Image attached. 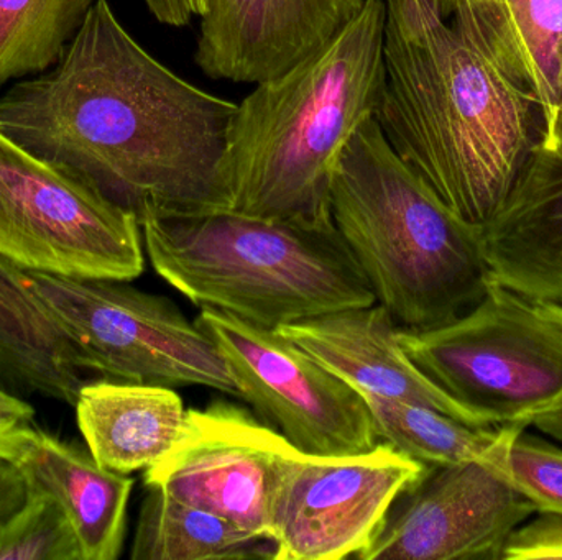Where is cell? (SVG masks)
<instances>
[{"instance_id":"6da1fadb","label":"cell","mask_w":562,"mask_h":560,"mask_svg":"<svg viewBox=\"0 0 562 560\" xmlns=\"http://www.w3.org/2000/svg\"><path fill=\"white\" fill-rule=\"evenodd\" d=\"M236 111L157 61L98 0L58 65L0 98V128L140 220L227 210Z\"/></svg>"},{"instance_id":"7a4b0ae2","label":"cell","mask_w":562,"mask_h":560,"mask_svg":"<svg viewBox=\"0 0 562 560\" xmlns=\"http://www.w3.org/2000/svg\"><path fill=\"white\" fill-rule=\"evenodd\" d=\"M383 59L386 140L452 213L484 227L533 157V95L432 0H385Z\"/></svg>"},{"instance_id":"3957f363","label":"cell","mask_w":562,"mask_h":560,"mask_svg":"<svg viewBox=\"0 0 562 560\" xmlns=\"http://www.w3.org/2000/svg\"><path fill=\"white\" fill-rule=\"evenodd\" d=\"M385 0L237 104L221 180L227 210L334 229L330 183L347 141L385 84Z\"/></svg>"},{"instance_id":"277c9868","label":"cell","mask_w":562,"mask_h":560,"mask_svg":"<svg viewBox=\"0 0 562 560\" xmlns=\"http://www.w3.org/2000/svg\"><path fill=\"white\" fill-rule=\"evenodd\" d=\"M330 213L376 302L400 328L446 324L487 293L482 227L452 213L398 157L375 115L340 153Z\"/></svg>"},{"instance_id":"5b68a950","label":"cell","mask_w":562,"mask_h":560,"mask_svg":"<svg viewBox=\"0 0 562 560\" xmlns=\"http://www.w3.org/2000/svg\"><path fill=\"white\" fill-rule=\"evenodd\" d=\"M151 266L200 308L280 329L376 302L334 229L233 210L148 213L140 219Z\"/></svg>"},{"instance_id":"8992f818","label":"cell","mask_w":562,"mask_h":560,"mask_svg":"<svg viewBox=\"0 0 562 560\" xmlns=\"http://www.w3.org/2000/svg\"><path fill=\"white\" fill-rule=\"evenodd\" d=\"M413 362L459 403L498 426L562 401V306L488 285L464 315L436 328L400 329Z\"/></svg>"},{"instance_id":"52a82bcc","label":"cell","mask_w":562,"mask_h":560,"mask_svg":"<svg viewBox=\"0 0 562 560\" xmlns=\"http://www.w3.org/2000/svg\"><path fill=\"white\" fill-rule=\"evenodd\" d=\"M0 255L26 272L132 282L145 268L138 217L20 147L0 128Z\"/></svg>"},{"instance_id":"ba28073f","label":"cell","mask_w":562,"mask_h":560,"mask_svg":"<svg viewBox=\"0 0 562 560\" xmlns=\"http://www.w3.org/2000/svg\"><path fill=\"white\" fill-rule=\"evenodd\" d=\"M26 275L88 358L92 375L170 388L198 385L237 397L213 339L167 296L122 279Z\"/></svg>"},{"instance_id":"9c48e42d","label":"cell","mask_w":562,"mask_h":560,"mask_svg":"<svg viewBox=\"0 0 562 560\" xmlns=\"http://www.w3.org/2000/svg\"><path fill=\"white\" fill-rule=\"evenodd\" d=\"M196 322L220 348L237 398L301 453L347 456L380 443L359 391L277 329L213 308H201Z\"/></svg>"},{"instance_id":"30bf717a","label":"cell","mask_w":562,"mask_h":560,"mask_svg":"<svg viewBox=\"0 0 562 560\" xmlns=\"http://www.w3.org/2000/svg\"><path fill=\"white\" fill-rule=\"evenodd\" d=\"M428 467L386 443L347 456L294 449L273 499V560L359 559L396 496Z\"/></svg>"},{"instance_id":"8fae6325","label":"cell","mask_w":562,"mask_h":560,"mask_svg":"<svg viewBox=\"0 0 562 560\" xmlns=\"http://www.w3.org/2000/svg\"><path fill=\"white\" fill-rule=\"evenodd\" d=\"M294 449L246 408L216 400L187 411L177 443L144 483L272 541L273 499Z\"/></svg>"},{"instance_id":"7c38bea8","label":"cell","mask_w":562,"mask_h":560,"mask_svg":"<svg viewBox=\"0 0 562 560\" xmlns=\"http://www.w3.org/2000/svg\"><path fill=\"white\" fill-rule=\"evenodd\" d=\"M538 510L487 460L429 466L359 560H498Z\"/></svg>"},{"instance_id":"4fadbf2b","label":"cell","mask_w":562,"mask_h":560,"mask_svg":"<svg viewBox=\"0 0 562 560\" xmlns=\"http://www.w3.org/2000/svg\"><path fill=\"white\" fill-rule=\"evenodd\" d=\"M367 0H213L196 62L210 78L259 84L339 33Z\"/></svg>"},{"instance_id":"5bb4252c","label":"cell","mask_w":562,"mask_h":560,"mask_svg":"<svg viewBox=\"0 0 562 560\" xmlns=\"http://www.w3.org/2000/svg\"><path fill=\"white\" fill-rule=\"evenodd\" d=\"M400 325L379 302L340 309L277 329L363 393L422 404L474 427L498 426L446 393L400 344Z\"/></svg>"},{"instance_id":"9a60e30c","label":"cell","mask_w":562,"mask_h":560,"mask_svg":"<svg viewBox=\"0 0 562 560\" xmlns=\"http://www.w3.org/2000/svg\"><path fill=\"white\" fill-rule=\"evenodd\" d=\"M448 19L533 95L547 140L562 107V0H449Z\"/></svg>"},{"instance_id":"2e32d148","label":"cell","mask_w":562,"mask_h":560,"mask_svg":"<svg viewBox=\"0 0 562 560\" xmlns=\"http://www.w3.org/2000/svg\"><path fill=\"white\" fill-rule=\"evenodd\" d=\"M89 375L88 358L33 292L25 270L0 255V387L75 407Z\"/></svg>"},{"instance_id":"e0dca14e","label":"cell","mask_w":562,"mask_h":560,"mask_svg":"<svg viewBox=\"0 0 562 560\" xmlns=\"http://www.w3.org/2000/svg\"><path fill=\"white\" fill-rule=\"evenodd\" d=\"M29 489L46 493L65 510L82 560L121 558L134 480L104 469L89 450L35 431L15 464Z\"/></svg>"},{"instance_id":"ac0fdd59","label":"cell","mask_w":562,"mask_h":560,"mask_svg":"<svg viewBox=\"0 0 562 560\" xmlns=\"http://www.w3.org/2000/svg\"><path fill=\"white\" fill-rule=\"evenodd\" d=\"M75 408L95 462L125 476L160 462L187 420L175 388L104 378L86 384Z\"/></svg>"},{"instance_id":"d6986e66","label":"cell","mask_w":562,"mask_h":560,"mask_svg":"<svg viewBox=\"0 0 562 560\" xmlns=\"http://www.w3.org/2000/svg\"><path fill=\"white\" fill-rule=\"evenodd\" d=\"M132 560H256L276 558V545L236 523L145 487Z\"/></svg>"},{"instance_id":"ffe728a7","label":"cell","mask_w":562,"mask_h":560,"mask_svg":"<svg viewBox=\"0 0 562 560\" xmlns=\"http://www.w3.org/2000/svg\"><path fill=\"white\" fill-rule=\"evenodd\" d=\"M360 397L369 408L376 439L425 466H449L471 460L488 462L491 459L501 426H469L422 404L390 400L363 391H360Z\"/></svg>"},{"instance_id":"44dd1931","label":"cell","mask_w":562,"mask_h":560,"mask_svg":"<svg viewBox=\"0 0 562 560\" xmlns=\"http://www.w3.org/2000/svg\"><path fill=\"white\" fill-rule=\"evenodd\" d=\"M98 0H0V88L58 65Z\"/></svg>"},{"instance_id":"7402d4cb","label":"cell","mask_w":562,"mask_h":560,"mask_svg":"<svg viewBox=\"0 0 562 560\" xmlns=\"http://www.w3.org/2000/svg\"><path fill=\"white\" fill-rule=\"evenodd\" d=\"M488 462L527 496L538 513L562 515V449L525 433L520 424L498 427Z\"/></svg>"},{"instance_id":"603a6c76","label":"cell","mask_w":562,"mask_h":560,"mask_svg":"<svg viewBox=\"0 0 562 560\" xmlns=\"http://www.w3.org/2000/svg\"><path fill=\"white\" fill-rule=\"evenodd\" d=\"M0 560H82L65 510L46 493L29 489L25 505L0 525Z\"/></svg>"},{"instance_id":"cb8c5ba5","label":"cell","mask_w":562,"mask_h":560,"mask_svg":"<svg viewBox=\"0 0 562 560\" xmlns=\"http://www.w3.org/2000/svg\"><path fill=\"white\" fill-rule=\"evenodd\" d=\"M502 560H562V515L537 513L508 539Z\"/></svg>"},{"instance_id":"d4e9b609","label":"cell","mask_w":562,"mask_h":560,"mask_svg":"<svg viewBox=\"0 0 562 560\" xmlns=\"http://www.w3.org/2000/svg\"><path fill=\"white\" fill-rule=\"evenodd\" d=\"M29 499V485L19 467L0 459V525L15 515Z\"/></svg>"},{"instance_id":"484cf974","label":"cell","mask_w":562,"mask_h":560,"mask_svg":"<svg viewBox=\"0 0 562 560\" xmlns=\"http://www.w3.org/2000/svg\"><path fill=\"white\" fill-rule=\"evenodd\" d=\"M151 15L165 25L184 26L194 16H204L210 13L213 0H144Z\"/></svg>"},{"instance_id":"4316f807","label":"cell","mask_w":562,"mask_h":560,"mask_svg":"<svg viewBox=\"0 0 562 560\" xmlns=\"http://www.w3.org/2000/svg\"><path fill=\"white\" fill-rule=\"evenodd\" d=\"M35 431L22 421L0 420V459L16 464Z\"/></svg>"},{"instance_id":"83f0119b","label":"cell","mask_w":562,"mask_h":560,"mask_svg":"<svg viewBox=\"0 0 562 560\" xmlns=\"http://www.w3.org/2000/svg\"><path fill=\"white\" fill-rule=\"evenodd\" d=\"M35 410L29 403L0 387V420L22 421L30 423Z\"/></svg>"},{"instance_id":"f1b7e54d","label":"cell","mask_w":562,"mask_h":560,"mask_svg":"<svg viewBox=\"0 0 562 560\" xmlns=\"http://www.w3.org/2000/svg\"><path fill=\"white\" fill-rule=\"evenodd\" d=\"M530 426L562 443V401L553 410L544 411L531 420Z\"/></svg>"},{"instance_id":"f546056e","label":"cell","mask_w":562,"mask_h":560,"mask_svg":"<svg viewBox=\"0 0 562 560\" xmlns=\"http://www.w3.org/2000/svg\"><path fill=\"white\" fill-rule=\"evenodd\" d=\"M540 153L550 161L553 167L562 170V107L558 115L557 125L550 137L540 144Z\"/></svg>"},{"instance_id":"4dcf8cb0","label":"cell","mask_w":562,"mask_h":560,"mask_svg":"<svg viewBox=\"0 0 562 560\" xmlns=\"http://www.w3.org/2000/svg\"><path fill=\"white\" fill-rule=\"evenodd\" d=\"M432 2H435L436 5L439 7V10H441L442 15H445L446 19H448L449 0H432Z\"/></svg>"}]
</instances>
